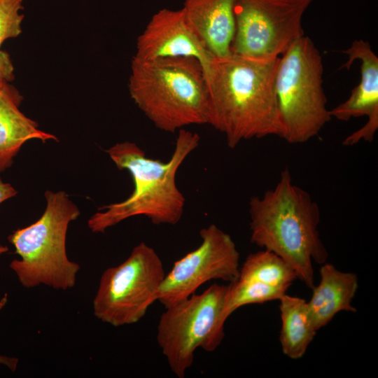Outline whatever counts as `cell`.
I'll return each mask as SVG.
<instances>
[{
  "mask_svg": "<svg viewBox=\"0 0 378 378\" xmlns=\"http://www.w3.org/2000/svg\"><path fill=\"white\" fill-rule=\"evenodd\" d=\"M279 59L234 55L216 59L206 79L207 124L225 135L228 147L252 139L282 138L274 86Z\"/></svg>",
  "mask_w": 378,
  "mask_h": 378,
  "instance_id": "cell-1",
  "label": "cell"
},
{
  "mask_svg": "<svg viewBox=\"0 0 378 378\" xmlns=\"http://www.w3.org/2000/svg\"><path fill=\"white\" fill-rule=\"evenodd\" d=\"M251 241L276 254L295 270L298 279L312 289L313 263L326 262L328 253L318 225L319 206L310 195L294 184L285 169L274 188L248 202Z\"/></svg>",
  "mask_w": 378,
  "mask_h": 378,
  "instance_id": "cell-2",
  "label": "cell"
},
{
  "mask_svg": "<svg viewBox=\"0 0 378 378\" xmlns=\"http://www.w3.org/2000/svg\"><path fill=\"white\" fill-rule=\"evenodd\" d=\"M196 132L178 131L175 147L167 162L147 157L135 143H117L106 150L120 170L131 174L134 190L125 200L99 208L88 220L94 233L137 216L148 218L155 225L177 224L184 213L186 198L178 189L176 176L180 166L200 145Z\"/></svg>",
  "mask_w": 378,
  "mask_h": 378,
  "instance_id": "cell-3",
  "label": "cell"
},
{
  "mask_svg": "<svg viewBox=\"0 0 378 378\" xmlns=\"http://www.w3.org/2000/svg\"><path fill=\"white\" fill-rule=\"evenodd\" d=\"M128 88L136 106L162 131L174 133L188 125L207 124L208 85L195 58L133 57Z\"/></svg>",
  "mask_w": 378,
  "mask_h": 378,
  "instance_id": "cell-4",
  "label": "cell"
},
{
  "mask_svg": "<svg viewBox=\"0 0 378 378\" xmlns=\"http://www.w3.org/2000/svg\"><path fill=\"white\" fill-rule=\"evenodd\" d=\"M45 198L46 206L41 216L8 236L20 256L9 267L24 288L43 285L66 290L76 285L80 269L66 254V233L69 223L80 212L64 191L47 190Z\"/></svg>",
  "mask_w": 378,
  "mask_h": 378,
  "instance_id": "cell-5",
  "label": "cell"
},
{
  "mask_svg": "<svg viewBox=\"0 0 378 378\" xmlns=\"http://www.w3.org/2000/svg\"><path fill=\"white\" fill-rule=\"evenodd\" d=\"M323 74L321 55L308 36L298 39L279 57L274 86L282 139L289 144L307 142L332 119Z\"/></svg>",
  "mask_w": 378,
  "mask_h": 378,
  "instance_id": "cell-6",
  "label": "cell"
},
{
  "mask_svg": "<svg viewBox=\"0 0 378 378\" xmlns=\"http://www.w3.org/2000/svg\"><path fill=\"white\" fill-rule=\"evenodd\" d=\"M230 285L214 284L167 307L158 325L157 342L172 372L183 378L201 348L215 351L225 337L224 309Z\"/></svg>",
  "mask_w": 378,
  "mask_h": 378,
  "instance_id": "cell-7",
  "label": "cell"
},
{
  "mask_svg": "<svg viewBox=\"0 0 378 378\" xmlns=\"http://www.w3.org/2000/svg\"><path fill=\"white\" fill-rule=\"evenodd\" d=\"M165 274L157 252L139 243L125 261L102 274L92 300L94 316L114 327L136 323L157 301Z\"/></svg>",
  "mask_w": 378,
  "mask_h": 378,
  "instance_id": "cell-8",
  "label": "cell"
},
{
  "mask_svg": "<svg viewBox=\"0 0 378 378\" xmlns=\"http://www.w3.org/2000/svg\"><path fill=\"white\" fill-rule=\"evenodd\" d=\"M314 0H236L232 54L254 59L280 57L304 36L302 18Z\"/></svg>",
  "mask_w": 378,
  "mask_h": 378,
  "instance_id": "cell-9",
  "label": "cell"
},
{
  "mask_svg": "<svg viewBox=\"0 0 378 378\" xmlns=\"http://www.w3.org/2000/svg\"><path fill=\"white\" fill-rule=\"evenodd\" d=\"M201 243L176 261L165 274L156 299L165 308L195 293L204 283H232L239 276V253L231 236L214 224L200 231Z\"/></svg>",
  "mask_w": 378,
  "mask_h": 378,
  "instance_id": "cell-10",
  "label": "cell"
},
{
  "mask_svg": "<svg viewBox=\"0 0 378 378\" xmlns=\"http://www.w3.org/2000/svg\"><path fill=\"white\" fill-rule=\"evenodd\" d=\"M178 57L197 59L206 80L216 59L189 24L182 9H160L138 36L133 57L151 60Z\"/></svg>",
  "mask_w": 378,
  "mask_h": 378,
  "instance_id": "cell-11",
  "label": "cell"
},
{
  "mask_svg": "<svg viewBox=\"0 0 378 378\" xmlns=\"http://www.w3.org/2000/svg\"><path fill=\"white\" fill-rule=\"evenodd\" d=\"M344 53L348 60L341 66L349 69L356 60L360 61V81L349 98L330 110L331 118L348 121L366 116L367 122L346 136L342 144L353 146L360 141H372L378 129V57L368 41L354 40Z\"/></svg>",
  "mask_w": 378,
  "mask_h": 378,
  "instance_id": "cell-12",
  "label": "cell"
},
{
  "mask_svg": "<svg viewBox=\"0 0 378 378\" xmlns=\"http://www.w3.org/2000/svg\"><path fill=\"white\" fill-rule=\"evenodd\" d=\"M236 0H184L181 8L195 32L216 59L231 56Z\"/></svg>",
  "mask_w": 378,
  "mask_h": 378,
  "instance_id": "cell-13",
  "label": "cell"
},
{
  "mask_svg": "<svg viewBox=\"0 0 378 378\" xmlns=\"http://www.w3.org/2000/svg\"><path fill=\"white\" fill-rule=\"evenodd\" d=\"M22 97L10 83L0 85V172L10 168L28 141H58L54 134L38 128L37 122L20 109Z\"/></svg>",
  "mask_w": 378,
  "mask_h": 378,
  "instance_id": "cell-14",
  "label": "cell"
},
{
  "mask_svg": "<svg viewBox=\"0 0 378 378\" xmlns=\"http://www.w3.org/2000/svg\"><path fill=\"white\" fill-rule=\"evenodd\" d=\"M320 276V282L313 287L312 298L307 302L317 331L342 311L357 312L351 302L358 288V279L355 273L340 271L330 263L322 264Z\"/></svg>",
  "mask_w": 378,
  "mask_h": 378,
  "instance_id": "cell-15",
  "label": "cell"
},
{
  "mask_svg": "<svg viewBox=\"0 0 378 378\" xmlns=\"http://www.w3.org/2000/svg\"><path fill=\"white\" fill-rule=\"evenodd\" d=\"M279 300L281 320L279 341L282 351L291 359H300L305 354L317 332L307 302L287 293Z\"/></svg>",
  "mask_w": 378,
  "mask_h": 378,
  "instance_id": "cell-16",
  "label": "cell"
},
{
  "mask_svg": "<svg viewBox=\"0 0 378 378\" xmlns=\"http://www.w3.org/2000/svg\"><path fill=\"white\" fill-rule=\"evenodd\" d=\"M238 279L259 281L272 286L290 287L298 279L293 268L268 250L251 253L239 270Z\"/></svg>",
  "mask_w": 378,
  "mask_h": 378,
  "instance_id": "cell-17",
  "label": "cell"
},
{
  "mask_svg": "<svg viewBox=\"0 0 378 378\" xmlns=\"http://www.w3.org/2000/svg\"><path fill=\"white\" fill-rule=\"evenodd\" d=\"M224 315L226 319L237 309L251 304L279 300L289 287L272 286L259 281L237 279L229 284Z\"/></svg>",
  "mask_w": 378,
  "mask_h": 378,
  "instance_id": "cell-18",
  "label": "cell"
},
{
  "mask_svg": "<svg viewBox=\"0 0 378 378\" xmlns=\"http://www.w3.org/2000/svg\"><path fill=\"white\" fill-rule=\"evenodd\" d=\"M22 0H0V48L9 38L22 33Z\"/></svg>",
  "mask_w": 378,
  "mask_h": 378,
  "instance_id": "cell-19",
  "label": "cell"
},
{
  "mask_svg": "<svg viewBox=\"0 0 378 378\" xmlns=\"http://www.w3.org/2000/svg\"><path fill=\"white\" fill-rule=\"evenodd\" d=\"M14 66L9 54L0 49V85L14 79Z\"/></svg>",
  "mask_w": 378,
  "mask_h": 378,
  "instance_id": "cell-20",
  "label": "cell"
},
{
  "mask_svg": "<svg viewBox=\"0 0 378 378\" xmlns=\"http://www.w3.org/2000/svg\"><path fill=\"white\" fill-rule=\"evenodd\" d=\"M8 302V295L5 293L0 299V312L4 308ZM18 359L14 357L0 355V365H4L10 370L14 372L17 369Z\"/></svg>",
  "mask_w": 378,
  "mask_h": 378,
  "instance_id": "cell-21",
  "label": "cell"
},
{
  "mask_svg": "<svg viewBox=\"0 0 378 378\" xmlns=\"http://www.w3.org/2000/svg\"><path fill=\"white\" fill-rule=\"evenodd\" d=\"M17 194V190L8 183H6L0 178V205L4 202L13 197Z\"/></svg>",
  "mask_w": 378,
  "mask_h": 378,
  "instance_id": "cell-22",
  "label": "cell"
}]
</instances>
